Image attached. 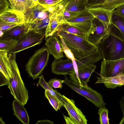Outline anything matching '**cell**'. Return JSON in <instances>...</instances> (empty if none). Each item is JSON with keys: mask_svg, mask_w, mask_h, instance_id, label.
I'll return each instance as SVG.
<instances>
[{"mask_svg": "<svg viewBox=\"0 0 124 124\" xmlns=\"http://www.w3.org/2000/svg\"><path fill=\"white\" fill-rule=\"evenodd\" d=\"M52 72L56 74H69L75 70L72 60L71 59H55L51 64Z\"/></svg>", "mask_w": 124, "mask_h": 124, "instance_id": "5bb4252c", "label": "cell"}, {"mask_svg": "<svg viewBox=\"0 0 124 124\" xmlns=\"http://www.w3.org/2000/svg\"><path fill=\"white\" fill-rule=\"evenodd\" d=\"M79 13L65 10L62 15L56 16L59 21L61 23H63L66 21L77 17Z\"/></svg>", "mask_w": 124, "mask_h": 124, "instance_id": "d6a6232c", "label": "cell"}, {"mask_svg": "<svg viewBox=\"0 0 124 124\" xmlns=\"http://www.w3.org/2000/svg\"><path fill=\"white\" fill-rule=\"evenodd\" d=\"M124 4V0H104L101 6L107 11L113 12L117 7Z\"/></svg>", "mask_w": 124, "mask_h": 124, "instance_id": "83f0119b", "label": "cell"}, {"mask_svg": "<svg viewBox=\"0 0 124 124\" xmlns=\"http://www.w3.org/2000/svg\"><path fill=\"white\" fill-rule=\"evenodd\" d=\"M103 59L102 55L98 48L88 55L75 60L78 68L91 64H94Z\"/></svg>", "mask_w": 124, "mask_h": 124, "instance_id": "d6986e66", "label": "cell"}, {"mask_svg": "<svg viewBox=\"0 0 124 124\" xmlns=\"http://www.w3.org/2000/svg\"><path fill=\"white\" fill-rule=\"evenodd\" d=\"M109 111L105 106L99 108L98 112L100 124H109L108 117Z\"/></svg>", "mask_w": 124, "mask_h": 124, "instance_id": "4dcf8cb0", "label": "cell"}, {"mask_svg": "<svg viewBox=\"0 0 124 124\" xmlns=\"http://www.w3.org/2000/svg\"><path fill=\"white\" fill-rule=\"evenodd\" d=\"M36 4L38 3V0H32Z\"/></svg>", "mask_w": 124, "mask_h": 124, "instance_id": "ee69618b", "label": "cell"}, {"mask_svg": "<svg viewBox=\"0 0 124 124\" xmlns=\"http://www.w3.org/2000/svg\"><path fill=\"white\" fill-rule=\"evenodd\" d=\"M49 54L47 48L45 46L35 52L25 66L30 77L33 79L39 77L48 63Z\"/></svg>", "mask_w": 124, "mask_h": 124, "instance_id": "277c9868", "label": "cell"}, {"mask_svg": "<svg viewBox=\"0 0 124 124\" xmlns=\"http://www.w3.org/2000/svg\"><path fill=\"white\" fill-rule=\"evenodd\" d=\"M8 54L6 51L0 50V71L7 80H9L11 73V65Z\"/></svg>", "mask_w": 124, "mask_h": 124, "instance_id": "44dd1931", "label": "cell"}, {"mask_svg": "<svg viewBox=\"0 0 124 124\" xmlns=\"http://www.w3.org/2000/svg\"><path fill=\"white\" fill-rule=\"evenodd\" d=\"M15 10L23 13L37 4L32 0H8Z\"/></svg>", "mask_w": 124, "mask_h": 124, "instance_id": "603a6c76", "label": "cell"}, {"mask_svg": "<svg viewBox=\"0 0 124 124\" xmlns=\"http://www.w3.org/2000/svg\"><path fill=\"white\" fill-rule=\"evenodd\" d=\"M94 17L87 9L79 13L77 17L66 21L64 23L75 27L87 35L91 26V21Z\"/></svg>", "mask_w": 124, "mask_h": 124, "instance_id": "7c38bea8", "label": "cell"}, {"mask_svg": "<svg viewBox=\"0 0 124 124\" xmlns=\"http://www.w3.org/2000/svg\"><path fill=\"white\" fill-rule=\"evenodd\" d=\"M61 23L57 16L54 13L51 15L48 26L45 31V39L54 34L56 32Z\"/></svg>", "mask_w": 124, "mask_h": 124, "instance_id": "cb8c5ba5", "label": "cell"}, {"mask_svg": "<svg viewBox=\"0 0 124 124\" xmlns=\"http://www.w3.org/2000/svg\"><path fill=\"white\" fill-rule=\"evenodd\" d=\"M24 105L18 101L15 100L12 102V109L13 114L23 124L29 123V117Z\"/></svg>", "mask_w": 124, "mask_h": 124, "instance_id": "ffe728a7", "label": "cell"}, {"mask_svg": "<svg viewBox=\"0 0 124 124\" xmlns=\"http://www.w3.org/2000/svg\"><path fill=\"white\" fill-rule=\"evenodd\" d=\"M29 28L27 24L25 22L2 32L0 40L12 39L18 41L27 31Z\"/></svg>", "mask_w": 124, "mask_h": 124, "instance_id": "9a60e30c", "label": "cell"}, {"mask_svg": "<svg viewBox=\"0 0 124 124\" xmlns=\"http://www.w3.org/2000/svg\"><path fill=\"white\" fill-rule=\"evenodd\" d=\"M119 74L124 75V58L114 60L103 59L101 64L100 77H112Z\"/></svg>", "mask_w": 124, "mask_h": 124, "instance_id": "9c48e42d", "label": "cell"}, {"mask_svg": "<svg viewBox=\"0 0 124 124\" xmlns=\"http://www.w3.org/2000/svg\"><path fill=\"white\" fill-rule=\"evenodd\" d=\"M113 12L117 15L124 17V4L117 7Z\"/></svg>", "mask_w": 124, "mask_h": 124, "instance_id": "ab89813d", "label": "cell"}, {"mask_svg": "<svg viewBox=\"0 0 124 124\" xmlns=\"http://www.w3.org/2000/svg\"><path fill=\"white\" fill-rule=\"evenodd\" d=\"M52 14L49 16L38 21L35 23L29 26V27L37 32H45L49 23L50 17Z\"/></svg>", "mask_w": 124, "mask_h": 124, "instance_id": "4316f807", "label": "cell"}, {"mask_svg": "<svg viewBox=\"0 0 124 124\" xmlns=\"http://www.w3.org/2000/svg\"><path fill=\"white\" fill-rule=\"evenodd\" d=\"M11 69L8 87L15 100L24 105L26 104L29 98L28 91L26 88L21 77L16 60V54H8Z\"/></svg>", "mask_w": 124, "mask_h": 124, "instance_id": "3957f363", "label": "cell"}, {"mask_svg": "<svg viewBox=\"0 0 124 124\" xmlns=\"http://www.w3.org/2000/svg\"><path fill=\"white\" fill-rule=\"evenodd\" d=\"M45 97L47 99L51 105L56 111L63 107L62 103L55 97L46 90L45 92Z\"/></svg>", "mask_w": 124, "mask_h": 124, "instance_id": "f546056e", "label": "cell"}, {"mask_svg": "<svg viewBox=\"0 0 124 124\" xmlns=\"http://www.w3.org/2000/svg\"><path fill=\"white\" fill-rule=\"evenodd\" d=\"M17 41L12 39L0 40V50L7 51L12 47Z\"/></svg>", "mask_w": 124, "mask_h": 124, "instance_id": "836d02e7", "label": "cell"}, {"mask_svg": "<svg viewBox=\"0 0 124 124\" xmlns=\"http://www.w3.org/2000/svg\"><path fill=\"white\" fill-rule=\"evenodd\" d=\"M108 32L97 46L103 57L107 60L124 58V37L112 23L108 25Z\"/></svg>", "mask_w": 124, "mask_h": 124, "instance_id": "6da1fadb", "label": "cell"}, {"mask_svg": "<svg viewBox=\"0 0 124 124\" xmlns=\"http://www.w3.org/2000/svg\"><path fill=\"white\" fill-rule=\"evenodd\" d=\"M108 25L94 17L91 21V25L86 39L90 43L97 46L104 37L108 33Z\"/></svg>", "mask_w": 124, "mask_h": 124, "instance_id": "52a82bcc", "label": "cell"}, {"mask_svg": "<svg viewBox=\"0 0 124 124\" xmlns=\"http://www.w3.org/2000/svg\"><path fill=\"white\" fill-rule=\"evenodd\" d=\"M0 15V21L22 24L25 23L23 13L14 9L13 7Z\"/></svg>", "mask_w": 124, "mask_h": 124, "instance_id": "2e32d148", "label": "cell"}, {"mask_svg": "<svg viewBox=\"0 0 124 124\" xmlns=\"http://www.w3.org/2000/svg\"><path fill=\"white\" fill-rule=\"evenodd\" d=\"M54 122L49 120H43L38 121L36 124H53Z\"/></svg>", "mask_w": 124, "mask_h": 124, "instance_id": "7bdbcfd3", "label": "cell"}, {"mask_svg": "<svg viewBox=\"0 0 124 124\" xmlns=\"http://www.w3.org/2000/svg\"><path fill=\"white\" fill-rule=\"evenodd\" d=\"M64 0H38V3L47 7L55 6Z\"/></svg>", "mask_w": 124, "mask_h": 124, "instance_id": "d590c367", "label": "cell"}, {"mask_svg": "<svg viewBox=\"0 0 124 124\" xmlns=\"http://www.w3.org/2000/svg\"><path fill=\"white\" fill-rule=\"evenodd\" d=\"M0 86L6 85H8V82L7 79L0 72Z\"/></svg>", "mask_w": 124, "mask_h": 124, "instance_id": "b9f144b4", "label": "cell"}, {"mask_svg": "<svg viewBox=\"0 0 124 124\" xmlns=\"http://www.w3.org/2000/svg\"><path fill=\"white\" fill-rule=\"evenodd\" d=\"M45 39V45L50 54L53 55L55 59L63 57L65 48L58 36L53 34Z\"/></svg>", "mask_w": 124, "mask_h": 124, "instance_id": "4fadbf2b", "label": "cell"}, {"mask_svg": "<svg viewBox=\"0 0 124 124\" xmlns=\"http://www.w3.org/2000/svg\"><path fill=\"white\" fill-rule=\"evenodd\" d=\"M70 0H64L55 6H52V13L57 16L62 15L65 10Z\"/></svg>", "mask_w": 124, "mask_h": 124, "instance_id": "1f68e13d", "label": "cell"}, {"mask_svg": "<svg viewBox=\"0 0 124 124\" xmlns=\"http://www.w3.org/2000/svg\"><path fill=\"white\" fill-rule=\"evenodd\" d=\"M54 34L60 37L67 48L71 53L74 60L83 57L98 48L90 42L86 38L67 31H58Z\"/></svg>", "mask_w": 124, "mask_h": 124, "instance_id": "7a4b0ae2", "label": "cell"}, {"mask_svg": "<svg viewBox=\"0 0 124 124\" xmlns=\"http://www.w3.org/2000/svg\"><path fill=\"white\" fill-rule=\"evenodd\" d=\"M104 0H88L87 7H93L101 6Z\"/></svg>", "mask_w": 124, "mask_h": 124, "instance_id": "74e56055", "label": "cell"}, {"mask_svg": "<svg viewBox=\"0 0 124 124\" xmlns=\"http://www.w3.org/2000/svg\"><path fill=\"white\" fill-rule=\"evenodd\" d=\"M121 111L123 115L122 118L119 123L120 124H124V96L121 97L119 102Z\"/></svg>", "mask_w": 124, "mask_h": 124, "instance_id": "60d3db41", "label": "cell"}, {"mask_svg": "<svg viewBox=\"0 0 124 124\" xmlns=\"http://www.w3.org/2000/svg\"><path fill=\"white\" fill-rule=\"evenodd\" d=\"M64 83L71 89L85 97L97 108L105 106L106 104L103 100V96L100 93L88 86H82L78 83L69 79L65 76Z\"/></svg>", "mask_w": 124, "mask_h": 124, "instance_id": "8992f818", "label": "cell"}, {"mask_svg": "<svg viewBox=\"0 0 124 124\" xmlns=\"http://www.w3.org/2000/svg\"><path fill=\"white\" fill-rule=\"evenodd\" d=\"M9 6L7 0H0V15L8 9Z\"/></svg>", "mask_w": 124, "mask_h": 124, "instance_id": "f35d334b", "label": "cell"}, {"mask_svg": "<svg viewBox=\"0 0 124 124\" xmlns=\"http://www.w3.org/2000/svg\"><path fill=\"white\" fill-rule=\"evenodd\" d=\"M45 37V32H37L31 28L12 48L7 51L8 54H16L27 48L40 44Z\"/></svg>", "mask_w": 124, "mask_h": 124, "instance_id": "5b68a950", "label": "cell"}, {"mask_svg": "<svg viewBox=\"0 0 124 124\" xmlns=\"http://www.w3.org/2000/svg\"><path fill=\"white\" fill-rule=\"evenodd\" d=\"M25 22L28 26L38 21L49 16L52 14L48 9L39 3L29 8L23 13Z\"/></svg>", "mask_w": 124, "mask_h": 124, "instance_id": "30bf717a", "label": "cell"}, {"mask_svg": "<svg viewBox=\"0 0 124 124\" xmlns=\"http://www.w3.org/2000/svg\"><path fill=\"white\" fill-rule=\"evenodd\" d=\"M111 22L119 29L124 37V17L117 15L113 12Z\"/></svg>", "mask_w": 124, "mask_h": 124, "instance_id": "f1b7e54d", "label": "cell"}, {"mask_svg": "<svg viewBox=\"0 0 124 124\" xmlns=\"http://www.w3.org/2000/svg\"><path fill=\"white\" fill-rule=\"evenodd\" d=\"M96 67L94 64H91L77 68L69 73L70 79L81 86H88L87 83Z\"/></svg>", "mask_w": 124, "mask_h": 124, "instance_id": "8fae6325", "label": "cell"}, {"mask_svg": "<svg viewBox=\"0 0 124 124\" xmlns=\"http://www.w3.org/2000/svg\"><path fill=\"white\" fill-rule=\"evenodd\" d=\"M67 31L71 33L86 38L87 35L86 33L77 28L66 23L60 24L57 31Z\"/></svg>", "mask_w": 124, "mask_h": 124, "instance_id": "484cf974", "label": "cell"}, {"mask_svg": "<svg viewBox=\"0 0 124 124\" xmlns=\"http://www.w3.org/2000/svg\"><path fill=\"white\" fill-rule=\"evenodd\" d=\"M21 24L0 21V30L3 32Z\"/></svg>", "mask_w": 124, "mask_h": 124, "instance_id": "8d00e7d4", "label": "cell"}, {"mask_svg": "<svg viewBox=\"0 0 124 124\" xmlns=\"http://www.w3.org/2000/svg\"><path fill=\"white\" fill-rule=\"evenodd\" d=\"M97 80L95 84L103 83L107 88L115 89L124 86V75L122 74L108 78L97 77Z\"/></svg>", "mask_w": 124, "mask_h": 124, "instance_id": "ac0fdd59", "label": "cell"}, {"mask_svg": "<svg viewBox=\"0 0 124 124\" xmlns=\"http://www.w3.org/2000/svg\"><path fill=\"white\" fill-rule=\"evenodd\" d=\"M64 107L68 112L69 117L63 115L66 124H87V120L80 109L75 105V101L64 95Z\"/></svg>", "mask_w": 124, "mask_h": 124, "instance_id": "ba28073f", "label": "cell"}, {"mask_svg": "<svg viewBox=\"0 0 124 124\" xmlns=\"http://www.w3.org/2000/svg\"><path fill=\"white\" fill-rule=\"evenodd\" d=\"M38 84L45 90H46L56 98L63 105L64 107L65 98L64 95L58 92L56 90H54L50 87L46 82L43 75L39 77Z\"/></svg>", "mask_w": 124, "mask_h": 124, "instance_id": "d4e9b609", "label": "cell"}, {"mask_svg": "<svg viewBox=\"0 0 124 124\" xmlns=\"http://www.w3.org/2000/svg\"><path fill=\"white\" fill-rule=\"evenodd\" d=\"M87 9L94 17L108 25L112 23L113 12L108 11L101 6L93 7H87Z\"/></svg>", "mask_w": 124, "mask_h": 124, "instance_id": "e0dca14e", "label": "cell"}, {"mask_svg": "<svg viewBox=\"0 0 124 124\" xmlns=\"http://www.w3.org/2000/svg\"><path fill=\"white\" fill-rule=\"evenodd\" d=\"M64 80L54 78L51 79L48 82H47V83L52 88H59L62 89L63 87L62 84L64 83Z\"/></svg>", "mask_w": 124, "mask_h": 124, "instance_id": "e575fe53", "label": "cell"}, {"mask_svg": "<svg viewBox=\"0 0 124 124\" xmlns=\"http://www.w3.org/2000/svg\"><path fill=\"white\" fill-rule=\"evenodd\" d=\"M88 0H70L65 11L80 13L87 9Z\"/></svg>", "mask_w": 124, "mask_h": 124, "instance_id": "7402d4cb", "label": "cell"}]
</instances>
